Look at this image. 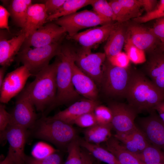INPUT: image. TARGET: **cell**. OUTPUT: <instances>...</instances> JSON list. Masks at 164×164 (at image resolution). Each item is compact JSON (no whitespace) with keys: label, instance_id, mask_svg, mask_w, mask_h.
<instances>
[{"label":"cell","instance_id":"cell-1","mask_svg":"<svg viewBox=\"0 0 164 164\" xmlns=\"http://www.w3.org/2000/svg\"><path fill=\"white\" fill-rule=\"evenodd\" d=\"M76 50L70 45L61 44L54 62L56 65L57 92L53 104L43 114L47 115L55 108L76 100L79 94L72 82V64L75 60Z\"/></svg>","mask_w":164,"mask_h":164},{"label":"cell","instance_id":"cell-2","mask_svg":"<svg viewBox=\"0 0 164 164\" xmlns=\"http://www.w3.org/2000/svg\"><path fill=\"white\" fill-rule=\"evenodd\" d=\"M125 98L138 114L155 111V106L164 100V92L142 71L134 70Z\"/></svg>","mask_w":164,"mask_h":164},{"label":"cell","instance_id":"cell-3","mask_svg":"<svg viewBox=\"0 0 164 164\" xmlns=\"http://www.w3.org/2000/svg\"><path fill=\"white\" fill-rule=\"evenodd\" d=\"M56 65L54 61L39 71L35 79L22 91L37 110L43 113L53 104L56 98Z\"/></svg>","mask_w":164,"mask_h":164},{"label":"cell","instance_id":"cell-4","mask_svg":"<svg viewBox=\"0 0 164 164\" xmlns=\"http://www.w3.org/2000/svg\"><path fill=\"white\" fill-rule=\"evenodd\" d=\"M29 129V136L49 142L62 150H67L69 144L78 137L72 125L52 116H42Z\"/></svg>","mask_w":164,"mask_h":164},{"label":"cell","instance_id":"cell-5","mask_svg":"<svg viewBox=\"0 0 164 164\" xmlns=\"http://www.w3.org/2000/svg\"><path fill=\"white\" fill-rule=\"evenodd\" d=\"M133 70L129 67L113 66L108 60L104 62L101 85L104 94L110 97L125 98Z\"/></svg>","mask_w":164,"mask_h":164},{"label":"cell","instance_id":"cell-6","mask_svg":"<svg viewBox=\"0 0 164 164\" xmlns=\"http://www.w3.org/2000/svg\"><path fill=\"white\" fill-rule=\"evenodd\" d=\"M62 40L44 46L22 49L15 58L28 69L32 76H35L48 66L51 59L58 54Z\"/></svg>","mask_w":164,"mask_h":164},{"label":"cell","instance_id":"cell-7","mask_svg":"<svg viewBox=\"0 0 164 164\" xmlns=\"http://www.w3.org/2000/svg\"><path fill=\"white\" fill-rule=\"evenodd\" d=\"M53 22L64 28L69 38L81 29L112 22L101 17L94 11L86 9L61 17Z\"/></svg>","mask_w":164,"mask_h":164},{"label":"cell","instance_id":"cell-8","mask_svg":"<svg viewBox=\"0 0 164 164\" xmlns=\"http://www.w3.org/2000/svg\"><path fill=\"white\" fill-rule=\"evenodd\" d=\"M107 58L104 53H92L91 49L82 47L76 50L75 63L79 69L101 86L103 67Z\"/></svg>","mask_w":164,"mask_h":164},{"label":"cell","instance_id":"cell-9","mask_svg":"<svg viewBox=\"0 0 164 164\" xmlns=\"http://www.w3.org/2000/svg\"><path fill=\"white\" fill-rule=\"evenodd\" d=\"M108 107L112 112L111 124L116 134H128L136 128L135 122L138 114L128 104L111 101Z\"/></svg>","mask_w":164,"mask_h":164},{"label":"cell","instance_id":"cell-10","mask_svg":"<svg viewBox=\"0 0 164 164\" xmlns=\"http://www.w3.org/2000/svg\"><path fill=\"white\" fill-rule=\"evenodd\" d=\"M32 74L24 66L18 67L7 73L0 88V101L7 104L24 89L28 78Z\"/></svg>","mask_w":164,"mask_h":164},{"label":"cell","instance_id":"cell-11","mask_svg":"<svg viewBox=\"0 0 164 164\" xmlns=\"http://www.w3.org/2000/svg\"><path fill=\"white\" fill-rule=\"evenodd\" d=\"M10 114L9 125H18L27 129L31 128L37 120L34 105L22 91L17 96L15 106Z\"/></svg>","mask_w":164,"mask_h":164},{"label":"cell","instance_id":"cell-12","mask_svg":"<svg viewBox=\"0 0 164 164\" xmlns=\"http://www.w3.org/2000/svg\"><path fill=\"white\" fill-rule=\"evenodd\" d=\"M65 33L63 28L50 22L27 37L22 49L43 47L59 42L63 40Z\"/></svg>","mask_w":164,"mask_h":164},{"label":"cell","instance_id":"cell-13","mask_svg":"<svg viewBox=\"0 0 164 164\" xmlns=\"http://www.w3.org/2000/svg\"><path fill=\"white\" fill-rule=\"evenodd\" d=\"M138 128L152 145L164 151V123L155 111L138 120Z\"/></svg>","mask_w":164,"mask_h":164},{"label":"cell","instance_id":"cell-14","mask_svg":"<svg viewBox=\"0 0 164 164\" xmlns=\"http://www.w3.org/2000/svg\"><path fill=\"white\" fill-rule=\"evenodd\" d=\"M118 24L111 22L78 32L68 38L78 42L82 47L91 50L107 40Z\"/></svg>","mask_w":164,"mask_h":164},{"label":"cell","instance_id":"cell-15","mask_svg":"<svg viewBox=\"0 0 164 164\" xmlns=\"http://www.w3.org/2000/svg\"><path fill=\"white\" fill-rule=\"evenodd\" d=\"M29 136L28 129L20 126L9 125L5 132L1 134L5 138L13 151L16 164H25V144Z\"/></svg>","mask_w":164,"mask_h":164},{"label":"cell","instance_id":"cell-16","mask_svg":"<svg viewBox=\"0 0 164 164\" xmlns=\"http://www.w3.org/2000/svg\"><path fill=\"white\" fill-rule=\"evenodd\" d=\"M25 32H21L12 38L8 39L0 31V64L7 67L16 58L26 38Z\"/></svg>","mask_w":164,"mask_h":164},{"label":"cell","instance_id":"cell-17","mask_svg":"<svg viewBox=\"0 0 164 164\" xmlns=\"http://www.w3.org/2000/svg\"><path fill=\"white\" fill-rule=\"evenodd\" d=\"M73 61L72 64V82L77 93L87 99L97 101V86L94 80L85 74Z\"/></svg>","mask_w":164,"mask_h":164},{"label":"cell","instance_id":"cell-18","mask_svg":"<svg viewBox=\"0 0 164 164\" xmlns=\"http://www.w3.org/2000/svg\"><path fill=\"white\" fill-rule=\"evenodd\" d=\"M142 72L164 92V50L159 47L155 50Z\"/></svg>","mask_w":164,"mask_h":164},{"label":"cell","instance_id":"cell-19","mask_svg":"<svg viewBox=\"0 0 164 164\" xmlns=\"http://www.w3.org/2000/svg\"><path fill=\"white\" fill-rule=\"evenodd\" d=\"M99 104L97 101L88 99L82 100L74 103L52 117L73 125L76 119L86 113L93 111Z\"/></svg>","mask_w":164,"mask_h":164},{"label":"cell","instance_id":"cell-20","mask_svg":"<svg viewBox=\"0 0 164 164\" xmlns=\"http://www.w3.org/2000/svg\"><path fill=\"white\" fill-rule=\"evenodd\" d=\"M48 16L44 4H32L28 11L25 27L22 29L26 37L43 26L47 22Z\"/></svg>","mask_w":164,"mask_h":164},{"label":"cell","instance_id":"cell-21","mask_svg":"<svg viewBox=\"0 0 164 164\" xmlns=\"http://www.w3.org/2000/svg\"><path fill=\"white\" fill-rule=\"evenodd\" d=\"M114 136L128 150L134 154L141 153L151 144L143 132L137 126L135 130L128 134H115Z\"/></svg>","mask_w":164,"mask_h":164},{"label":"cell","instance_id":"cell-22","mask_svg":"<svg viewBox=\"0 0 164 164\" xmlns=\"http://www.w3.org/2000/svg\"><path fill=\"white\" fill-rule=\"evenodd\" d=\"M132 43L143 50L159 46L161 43L158 38L150 30L138 26H131L129 29Z\"/></svg>","mask_w":164,"mask_h":164},{"label":"cell","instance_id":"cell-23","mask_svg":"<svg viewBox=\"0 0 164 164\" xmlns=\"http://www.w3.org/2000/svg\"><path fill=\"white\" fill-rule=\"evenodd\" d=\"M105 143V149L114 156L120 164H145L114 136H112Z\"/></svg>","mask_w":164,"mask_h":164},{"label":"cell","instance_id":"cell-24","mask_svg":"<svg viewBox=\"0 0 164 164\" xmlns=\"http://www.w3.org/2000/svg\"><path fill=\"white\" fill-rule=\"evenodd\" d=\"M32 3L31 0H12L8 5V10L13 22L22 29L25 27L28 11Z\"/></svg>","mask_w":164,"mask_h":164},{"label":"cell","instance_id":"cell-25","mask_svg":"<svg viewBox=\"0 0 164 164\" xmlns=\"http://www.w3.org/2000/svg\"><path fill=\"white\" fill-rule=\"evenodd\" d=\"M111 124L107 125L97 124L84 130V140L92 144L99 145L105 142L111 136Z\"/></svg>","mask_w":164,"mask_h":164},{"label":"cell","instance_id":"cell-26","mask_svg":"<svg viewBox=\"0 0 164 164\" xmlns=\"http://www.w3.org/2000/svg\"><path fill=\"white\" fill-rule=\"evenodd\" d=\"M125 41L124 30L118 24L108 38L104 46L106 57L115 55L121 52Z\"/></svg>","mask_w":164,"mask_h":164},{"label":"cell","instance_id":"cell-27","mask_svg":"<svg viewBox=\"0 0 164 164\" xmlns=\"http://www.w3.org/2000/svg\"><path fill=\"white\" fill-rule=\"evenodd\" d=\"M80 143L81 147L98 160L107 164H120L112 153L99 145L90 143L81 139H80Z\"/></svg>","mask_w":164,"mask_h":164},{"label":"cell","instance_id":"cell-28","mask_svg":"<svg viewBox=\"0 0 164 164\" xmlns=\"http://www.w3.org/2000/svg\"><path fill=\"white\" fill-rule=\"evenodd\" d=\"M81 147L80 138L77 137L68 145V155L64 164H92L90 157L82 152Z\"/></svg>","mask_w":164,"mask_h":164},{"label":"cell","instance_id":"cell-29","mask_svg":"<svg viewBox=\"0 0 164 164\" xmlns=\"http://www.w3.org/2000/svg\"><path fill=\"white\" fill-rule=\"evenodd\" d=\"M94 1L95 0H66L57 12L48 16L47 21H54L61 17L76 12L83 7L91 5Z\"/></svg>","mask_w":164,"mask_h":164},{"label":"cell","instance_id":"cell-30","mask_svg":"<svg viewBox=\"0 0 164 164\" xmlns=\"http://www.w3.org/2000/svg\"><path fill=\"white\" fill-rule=\"evenodd\" d=\"M133 154L145 164L164 163V151L151 144L141 153Z\"/></svg>","mask_w":164,"mask_h":164},{"label":"cell","instance_id":"cell-31","mask_svg":"<svg viewBox=\"0 0 164 164\" xmlns=\"http://www.w3.org/2000/svg\"><path fill=\"white\" fill-rule=\"evenodd\" d=\"M91 5L93 11L101 17L111 22L116 21L112 9L107 1L95 0Z\"/></svg>","mask_w":164,"mask_h":164},{"label":"cell","instance_id":"cell-32","mask_svg":"<svg viewBox=\"0 0 164 164\" xmlns=\"http://www.w3.org/2000/svg\"><path fill=\"white\" fill-rule=\"evenodd\" d=\"M124 49L130 60L133 63L140 64L146 61L144 50L135 45L129 38L125 45Z\"/></svg>","mask_w":164,"mask_h":164},{"label":"cell","instance_id":"cell-33","mask_svg":"<svg viewBox=\"0 0 164 164\" xmlns=\"http://www.w3.org/2000/svg\"><path fill=\"white\" fill-rule=\"evenodd\" d=\"M122 7L128 19L139 16L142 5L140 0H118Z\"/></svg>","mask_w":164,"mask_h":164},{"label":"cell","instance_id":"cell-34","mask_svg":"<svg viewBox=\"0 0 164 164\" xmlns=\"http://www.w3.org/2000/svg\"><path fill=\"white\" fill-rule=\"evenodd\" d=\"M25 164H64L61 155L57 151L42 159L26 155Z\"/></svg>","mask_w":164,"mask_h":164},{"label":"cell","instance_id":"cell-35","mask_svg":"<svg viewBox=\"0 0 164 164\" xmlns=\"http://www.w3.org/2000/svg\"><path fill=\"white\" fill-rule=\"evenodd\" d=\"M94 112L97 124L104 125L111 124L112 113L108 106L99 104L95 108Z\"/></svg>","mask_w":164,"mask_h":164},{"label":"cell","instance_id":"cell-36","mask_svg":"<svg viewBox=\"0 0 164 164\" xmlns=\"http://www.w3.org/2000/svg\"><path fill=\"white\" fill-rule=\"evenodd\" d=\"M164 16V0H160L155 8L143 16L135 18L134 21L143 23Z\"/></svg>","mask_w":164,"mask_h":164},{"label":"cell","instance_id":"cell-37","mask_svg":"<svg viewBox=\"0 0 164 164\" xmlns=\"http://www.w3.org/2000/svg\"><path fill=\"white\" fill-rule=\"evenodd\" d=\"M57 151L51 146L42 142L36 144L32 151V157L42 159L56 152Z\"/></svg>","mask_w":164,"mask_h":164},{"label":"cell","instance_id":"cell-38","mask_svg":"<svg viewBox=\"0 0 164 164\" xmlns=\"http://www.w3.org/2000/svg\"><path fill=\"white\" fill-rule=\"evenodd\" d=\"M74 124L81 128H86L96 125L97 123L94 111L82 115L75 120Z\"/></svg>","mask_w":164,"mask_h":164},{"label":"cell","instance_id":"cell-39","mask_svg":"<svg viewBox=\"0 0 164 164\" xmlns=\"http://www.w3.org/2000/svg\"><path fill=\"white\" fill-rule=\"evenodd\" d=\"M107 58L108 61L113 66L125 68L129 67L130 60L126 54L124 52H121L115 55Z\"/></svg>","mask_w":164,"mask_h":164},{"label":"cell","instance_id":"cell-40","mask_svg":"<svg viewBox=\"0 0 164 164\" xmlns=\"http://www.w3.org/2000/svg\"><path fill=\"white\" fill-rule=\"evenodd\" d=\"M115 15L116 21L121 23L128 19L122 7L118 0L110 1L109 2Z\"/></svg>","mask_w":164,"mask_h":164},{"label":"cell","instance_id":"cell-41","mask_svg":"<svg viewBox=\"0 0 164 164\" xmlns=\"http://www.w3.org/2000/svg\"><path fill=\"white\" fill-rule=\"evenodd\" d=\"M150 30L161 43L164 42V16L156 19L153 28Z\"/></svg>","mask_w":164,"mask_h":164},{"label":"cell","instance_id":"cell-42","mask_svg":"<svg viewBox=\"0 0 164 164\" xmlns=\"http://www.w3.org/2000/svg\"><path fill=\"white\" fill-rule=\"evenodd\" d=\"M10 115L5 109L3 104H0V131L1 134L3 133L9 124Z\"/></svg>","mask_w":164,"mask_h":164},{"label":"cell","instance_id":"cell-43","mask_svg":"<svg viewBox=\"0 0 164 164\" xmlns=\"http://www.w3.org/2000/svg\"><path fill=\"white\" fill-rule=\"evenodd\" d=\"M66 0H48L44 4L46 11L48 16L57 12L62 6Z\"/></svg>","mask_w":164,"mask_h":164},{"label":"cell","instance_id":"cell-44","mask_svg":"<svg viewBox=\"0 0 164 164\" xmlns=\"http://www.w3.org/2000/svg\"><path fill=\"white\" fill-rule=\"evenodd\" d=\"M10 14L8 10L2 5H0V28L5 29L9 32L8 19Z\"/></svg>","mask_w":164,"mask_h":164},{"label":"cell","instance_id":"cell-45","mask_svg":"<svg viewBox=\"0 0 164 164\" xmlns=\"http://www.w3.org/2000/svg\"><path fill=\"white\" fill-rule=\"evenodd\" d=\"M142 7L146 12V13L151 12L156 7L157 1L154 0H140Z\"/></svg>","mask_w":164,"mask_h":164},{"label":"cell","instance_id":"cell-46","mask_svg":"<svg viewBox=\"0 0 164 164\" xmlns=\"http://www.w3.org/2000/svg\"><path fill=\"white\" fill-rule=\"evenodd\" d=\"M0 164H16L15 157L12 150L9 147L7 155Z\"/></svg>","mask_w":164,"mask_h":164},{"label":"cell","instance_id":"cell-47","mask_svg":"<svg viewBox=\"0 0 164 164\" xmlns=\"http://www.w3.org/2000/svg\"><path fill=\"white\" fill-rule=\"evenodd\" d=\"M154 109L158 112L159 116L164 123V100L157 104Z\"/></svg>","mask_w":164,"mask_h":164},{"label":"cell","instance_id":"cell-48","mask_svg":"<svg viewBox=\"0 0 164 164\" xmlns=\"http://www.w3.org/2000/svg\"><path fill=\"white\" fill-rule=\"evenodd\" d=\"M7 67H2L0 68V88L2 87L5 77V73Z\"/></svg>","mask_w":164,"mask_h":164},{"label":"cell","instance_id":"cell-49","mask_svg":"<svg viewBox=\"0 0 164 164\" xmlns=\"http://www.w3.org/2000/svg\"><path fill=\"white\" fill-rule=\"evenodd\" d=\"M159 47L161 49L164 50V42L160 43Z\"/></svg>","mask_w":164,"mask_h":164},{"label":"cell","instance_id":"cell-50","mask_svg":"<svg viewBox=\"0 0 164 164\" xmlns=\"http://www.w3.org/2000/svg\"><path fill=\"white\" fill-rule=\"evenodd\" d=\"M164 164V163H159V164Z\"/></svg>","mask_w":164,"mask_h":164}]
</instances>
